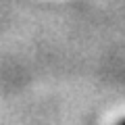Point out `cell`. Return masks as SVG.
Segmentation results:
<instances>
[{"instance_id": "1", "label": "cell", "mask_w": 125, "mask_h": 125, "mask_svg": "<svg viewBox=\"0 0 125 125\" xmlns=\"http://www.w3.org/2000/svg\"><path fill=\"white\" fill-rule=\"evenodd\" d=\"M117 125H125V119H121V121H119V123H117Z\"/></svg>"}]
</instances>
